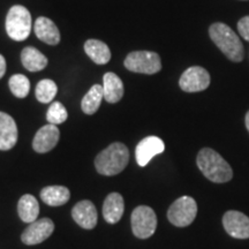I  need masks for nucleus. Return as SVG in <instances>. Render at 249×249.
<instances>
[{
  "mask_svg": "<svg viewBox=\"0 0 249 249\" xmlns=\"http://www.w3.org/2000/svg\"><path fill=\"white\" fill-rule=\"evenodd\" d=\"M54 231V224L50 218H42L30 223L21 235L24 245L34 246L45 241Z\"/></svg>",
  "mask_w": 249,
  "mask_h": 249,
  "instance_id": "9",
  "label": "nucleus"
},
{
  "mask_svg": "<svg viewBox=\"0 0 249 249\" xmlns=\"http://www.w3.org/2000/svg\"><path fill=\"white\" fill-rule=\"evenodd\" d=\"M124 210V197L119 193H111L103 204V216L110 224H117L121 219Z\"/></svg>",
  "mask_w": 249,
  "mask_h": 249,
  "instance_id": "16",
  "label": "nucleus"
},
{
  "mask_svg": "<svg viewBox=\"0 0 249 249\" xmlns=\"http://www.w3.org/2000/svg\"><path fill=\"white\" fill-rule=\"evenodd\" d=\"M196 163L203 176L210 181L224 183L232 179V167L222 156L213 149H202L196 158Z\"/></svg>",
  "mask_w": 249,
  "mask_h": 249,
  "instance_id": "1",
  "label": "nucleus"
},
{
  "mask_svg": "<svg viewBox=\"0 0 249 249\" xmlns=\"http://www.w3.org/2000/svg\"><path fill=\"white\" fill-rule=\"evenodd\" d=\"M209 35L217 48L226 55L230 60L239 62L244 59V45L240 38L225 23H213L209 28Z\"/></svg>",
  "mask_w": 249,
  "mask_h": 249,
  "instance_id": "3",
  "label": "nucleus"
},
{
  "mask_svg": "<svg viewBox=\"0 0 249 249\" xmlns=\"http://www.w3.org/2000/svg\"><path fill=\"white\" fill-rule=\"evenodd\" d=\"M179 86L186 92L203 91L210 86V75L203 67H189L180 77Z\"/></svg>",
  "mask_w": 249,
  "mask_h": 249,
  "instance_id": "8",
  "label": "nucleus"
},
{
  "mask_svg": "<svg viewBox=\"0 0 249 249\" xmlns=\"http://www.w3.org/2000/svg\"><path fill=\"white\" fill-rule=\"evenodd\" d=\"M104 98V92H103V86L95 85L92 86L88 92L86 93L85 97L81 102V107L86 114H93L101 107V103Z\"/></svg>",
  "mask_w": 249,
  "mask_h": 249,
  "instance_id": "22",
  "label": "nucleus"
},
{
  "mask_svg": "<svg viewBox=\"0 0 249 249\" xmlns=\"http://www.w3.org/2000/svg\"><path fill=\"white\" fill-rule=\"evenodd\" d=\"M71 217L82 229L92 230L97 224V210L91 201L85 200L74 205Z\"/></svg>",
  "mask_w": 249,
  "mask_h": 249,
  "instance_id": "13",
  "label": "nucleus"
},
{
  "mask_svg": "<svg viewBox=\"0 0 249 249\" xmlns=\"http://www.w3.org/2000/svg\"><path fill=\"white\" fill-rule=\"evenodd\" d=\"M58 91V87L52 80L45 79L39 81L38 85L36 87V98L40 103H50L53 101Z\"/></svg>",
  "mask_w": 249,
  "mask_h": 249,
  "instance_id": "23",
  "label": "nucleus"
},
{
  "mask_svg": "<svg viewBox=\"0 0 249 249\" xmlns=\"http://www.w3.org/2000/svg\"><path fill=\"white\" fill-rule=\"evenodd\" d=\"M18 142L15 120L5 112H0V150H11Z\"/></svg>",
  "mask_w": 249,
  "mask_h": 249,
  "instance_id": "14",
  "label": "nucleus"
},
{
  "mask_svg": "<svg viewBox=\"0 0 249 249\" xmlns=\"http://www.w3.org/2000/svg\"><path fill=\"white\" fill-rule=\"evenodd\" d=\"M238 30L242 38L249 42V17L242 18L238 22Z\"/></svg>",
  "mask_w": 249,
  "mask_h": 249,
  "instance_id": "26",
  "label": "nucleus"
},
{
  "mask_svg": "<svg viewBox=\"0 0 249 249\" xmlns=\"http://www.w3.org/2000/svg\"><path fill=\"white\" fill-rule=\"evenodd\" d=\"M128 161V149L123 143L116 142L99 152L95 160V166L98 173L111 177L124 171Z\"/></svg>",
  "mask_w": 249,
  "mask_h": 249,
  "instance_id": "2",
  "label": "nucleus"
},
{
  "mask_svg": "<svg viewBox=\"0 0 249 249\" xmlns=\"http://www.w3.org/2000/svg\"><path fill=\"white\" fill-rule=\"evenodd\" d=\"M68 113L66 107L61 104L60 102L52 103L51 107H49L48 113H46V120L51 124H60L67 120Z\"/></svg>",
  "mask_w": 249,
  "mask_h": 249,
  "instance_id": "25",
  "label": "nucleus"
},
{
  "mask_svg": "<svg viewBox=\"0 0 249 249\" xmlns=\"http://www.w3.org/2000/svg\"><path fill=\"white\" fill-rule=\"evenodd\" d=\"M6 73V60L5 58L0 54V79L5 75Z\"/></svg>",
  "mask_w": 249,
  "mask_h": 249,
  "instance_id": "27",
  "label": "nucleus"
},
{
  "mask_svg": "<svg viewBox=\"0 0 249 249\" xmlns=\"http://www.w3.org/2000/svg\"><path fill=\"white\" fill-rule=\"evenodd\" d=\"M225 231L235 239L249 238V217L240 211L230 210L223 217Z\"/></svg>",
  "mask_w": 249,
  "mask_h": 249,
  "instance_id": "10",
  "label": "nucleus"
},
{
  "mask_svg": "<svg viewBox=\"0 0 249 249\" xmlns=\"http://www.w3.org/2000/svg\"><path fill=\"white\" fill-rule=\"evenodd\" d=\"M35 34L37 38L49 45H57L60 42V33L58 27L50 18L40 17L35 22Z\"/></svg>",
  "mask_w": 249,
  "mask_h": 249,
  "instance_id": "15",
  "label": "nucleus"
},
{
  "mask_svg": "<svg viewBox=\"0 0 249 249\" xmlns=\"http://www.w3.org/2000/svg\"><path fill=\"white\" fill-rule=\"evenodd\" d=\"M134 235L139 239H148L154 234L157 227V217L155 211L147 205L135 208L130 217Z\"/></svg>",
  "mask_w": 249,
  "mask_h": 249,
  "instance_id": "7",
  "label": "nucleus"
},
{
  "mask_svg": "<svg viewBox=\"0 0 249 249\" xmlns=\"http://www.w3.org/2000/svg\"><path fill=\"white\" fill-rule=\"evenodd\" d=\"M246 127H247V129L249 132V111L247 112V114H246Z\"/></svg>",
  "mask_w": 249,
  "mask_h": 249,
  "instance_id": "28",
  "label": "nucleus"
},
{
  "mask_svg": "<svg viewBox=\"0 0 249 249\" xmlns=\"http://www.w3.org/2000/svg\"><path fill=\"white\" fill-rule=\"evenodd\" d=\"M6 31L13 40L22 42L31 33L30 12L21 5H15L8 11L6 17Z\"/></svg>",
  "mask_w": 249,
  "mask_h": 249,
  "instance_id": "4",
  "label": "nucleus"
},
{
  "mask_svg": "<svg viewBox=\"0 0 249 249\" xmlns=\"http://www.w3.org/2000/svg\"><path fill=\"white\" fill-rule=\"evenodd\" d=\"M104 99L108 103H118L124 96V83L117 74L107 71L103 77Z\"/></svg>",
  "mask_w": 249,
  "mask_h": 249,
  "instance_id": "17",
  "label": "nucleus"
},
{
  "mask_svg": "<svg viewBox=\"0 0 249 249\" xmlns=\"http://www.w3.org/2000/svg\"><path fill=\"white\" fill-rule=\"evenodd\" d=\"M18 213L24 223H33L37 220L39 213V204L35 196L30 194L23 195L18 201Z\"/></svg>",
  "mask_w": 249,
  "mask_h": 249,
  "instance_id": "21",
  "label": "nucleus"
},
{
  "mask_svg": "<svg viewBox=\"0 0 249 249\" xmlns=\"http://www.w3.org/2000/svg\"><path fill=\"white\" fill-rule=\"evenodd\" d=\"M124 67L134 73L152 75L161 70V61L156 52L135 51L124 59Z\"/></svg>",
  "mask_w": 249,
  "mask_h": 249,
  "instance_id": "5",
  "label": "nucleus"
},
{
  "mask_svg": "<svg viewBox=\"0 0 249 249\" xmlns=\"http://www.w3.org/2000/svg\"><path fill=\"white\" fill-rule=\"evenodd\" d=\"M9 89L15 97L24 98L30 91V81L22 74H15L8 81Z\"/></svg>",
  "mask_w": 249,
  "mask_h": 249,
  "instance_id": "24",
  "label": "nucleus"
},
{
  "mask_svg": "<svg viewBox=\"0 0 249 249\" xmlns=\"http://www.w3.org/2000/svg\"><path fill=\"white\" fill-rule=\"evenodd\" d=\"M165 150V144L163 140L157 136H148L143 139L141 142L136 145L135 157L136 161L140 166H147L155 156L161 154Z\"/></svg>",
  "mask_w": 249,
  "mask_h": 249,
  "instance_id": "11",
  "label": "nucleus"
},
{
  "mask_svg": "<svg viewBox=\"0 0 249 249\" xmlns=\"http://www.w3.org/2000/svg\"><path fill=\"white\" fill-rule=\"evenodd\" d=\"M85 51L89 58L97 65L107 64L111 59L110 49L102 40L88 39L85 43Z\"/></svg>",
  "mask_w": 249,
  "mask_h": 249,
  "instance_id": "20",
  "label": "nucleus"
},
{
  "mask_svg": "<svg viewBox=\"0 0 249 249\" xmlns=\"http://www.w3.org/2000/svg\"><path fill=\"white\" fill-rule=\"evenodd\" d=\"M197 214V204L191 196H181L176 200L167 211V218L174 226L186 227L194 222Z\"/></svg>",
  "mask_w": 249,
  "mask_h": 249,
  "instance_id": "6",
  "label": "nucleus"
},
{
  "mask_svg": "<svg viewBox=\"0 0 249 249\" xmlns=\"http://www.w3.org/2000/svg\"><path fill=\"white\" fill-rule=\"evenodd\" d=\"M40 198L51 207H59L66 204L71 198V192L65 186H49L42 189Z\"/></svg>",
  "mask_w": 249,
  "mask_h": 249,
  "instance_id": "18",
  "label": "nucleus"
},
{
  "mask_svg": "<svg viewBox=\"0 0 249 249\" xmlns=\"http://www.w3.org/2000/svg\"><path fill=\"white\" fill-rule=\"evenodd\" d=\"M21 61L23 67L29 71H43L48 66V58L33 46H27L22 50Z\"/></svg>",
  "mask_w": 249,
  "mask_h": 249,
  "instance_id": "19",
  "label": "nucleus"
},
{
  "mask_svg": "<svg viewBox=\"0 0 249 249\" xmlns=\"http://www.w3.org/2000/svg\"><path fill=\"white\" fill-rule=\"evenodd\" d=\"M60 132L55 124H46L38 129L33 141L34 150L38 154L51 151L58 144Z\"/></svg>",
  "mask_w": 249,
  "mask_h": 249,
  "instance_id": "12",
  "label": "nucleus"
}]
</instances>
